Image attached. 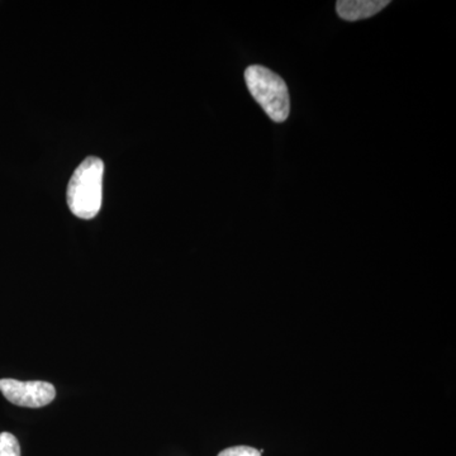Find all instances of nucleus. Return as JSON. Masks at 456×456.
<instances>
[{"label": "nucleus", "instance_id": "1", "mask_svg": "<svg viewBox=\"0 0 456 456\" xmlns=\"http://www.w3.org/2000/svg\"><path fill=\"white\" fill-rule=\"evenodd\" d=\"M104 164L99 158L86 159L75 170L68 187L70 211L83 220L94 218L103 200Z\"/></svg>", "mask_w": 456, "mask_h": 456}, {"label": "nucleus", "instance_id": "2", "mask_svg": "<svg viewBox=\"0 0 456 456\" xmlns=\"http://www.w3.org/2000/svg\"><path fill=\"white\" fill-rule=\"evenodd\" d=\"M245 80L255 101L273 121L281 123L289 117V92L279 75L264 66L253 65L246 69Z\"/></svg>", "mask_w": 456, "mask_h": 456}, {"label": "nucleus", "instance_id": "3", "mask_svg": "<svg viewBox=\"0 0 456 456\" xmlns=\"http://www.w3.org/2000/svg\"><path fill=\"white\" fill-rule=\"evenodd\" d=\"M0 392L11 403L28 408L47 406L56 397L55 387L41 380L20 382L16 379H0Z\"/></svg>", "mask_w": 456, "mask_h": 456}, {"label": "nucleus", "instance_id": "4", "mask_svg": "<svg viewBox=\"0 0 456 456\" xmlns=\"http://www.w3.org/2000/svg\"><path fill=\"white\" fill-rule=\"evenodd\" d=\"M388 4V0H340L336 11L342 20L355 22L375 16Z\"/></svg>", "mask_w": 456, "mask_h": 456}, {"label": "nucleus", "instance_id": "5", "mask_svg": "<svg viewBox=\"0 0 456 456\" xmlns=\"http://www.w3.org/2000/svg\"><path fill=\"white\" fill-rule=\"evenodd\" d=\"M0 456H20V443L9 432L0 434Z\"/></svg>", "mask_w": 456, "mask_h": 456}, {"label": "nucleus", "instance_id": "6", "mask_svg": "<svg viewBox=\"0 0 456 456\" xmlns=\"http://www.w3.org/2000/svg\"><path fill=\"white\" fill-rule=\"evenodd\" d=\"M218 456H261V452L250 446H233L224 450Z\"/></svg>", "mask_w": 456, "mask_h": 456}]
</instances>
